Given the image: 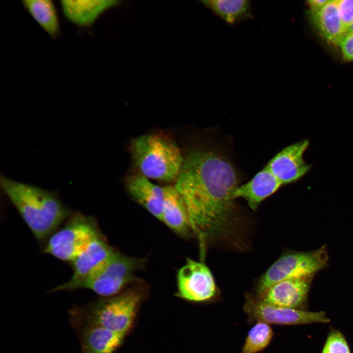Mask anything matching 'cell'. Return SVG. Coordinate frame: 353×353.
<instances>
[{
	"instance_id": "cell-1",
	"label": "cell",
	"mask_w": 353,
	"mask_h": 353,
	"mask_svg": "<svg viewBox=\"0 0 353 353\" xmlns=\"http://www.w3.org/2000/svg\"><path fill=\"white\" fill-rule=\"evenodd\" d=\"M240 179L220 151L196 149L184 158L174 186L186 205L201 255L212 245L246 248L244 224L233 193Z\"/></svg>"
},
{
	"instance_id": "cell-2",
	"label": "cell",
	"mask_w": 353,
	"mask_h": 353,
	"mask_svg": "<svg viewBox=\"0 0 353 353\" xmlns=\"http://www.w3.org/2000/svg\"><path fill=\"white\" fill-rule=\"evenodd\" d=\"M1 189L41 243L74 213L54 192L1 176Z\"/></svg>"
},
{
	"instance_id": "cell-3",
	"label": "cell",
	"mask_w": 353,
	"mask_h": 353,
	"mask_svg": "<svg viewBox=\"0 0 353 353\" xmlns=\"http://www.w3.org/2000/svg\"><path fill=\"white\" fill-rule=\"evenodd\" d=\"M130 151L141 174L149 179L166 182L176 179L184 159L175 141L156 134L133 139Z\"/></svg>"
},
{
	"instance_id": "cell-4",
	"label": "cell",
	"mask_w": 353,
	"mask_h": 353,
	"mask_svg": "<svg viewBox=\"0 0 353 353\" xmlns=\"http://www.w3.org/2000/svg\"><path fill=\"white\" fill-rule=\"evenodd\" d=\"M144 294L140 290L130 288L112 297L76 306L70 314L127 335L133 328Z\"/></svg>"
},
{
	"instance_id": "cell-5",
	"label": "cell",
	"mask_w": 353,
	"mask_h": 353,
	"mask_svg": "<svg viewBox=\"0 0 353 353\" xmlns=\"http://www.w3.org/2000/svg\"><path fill=\"white\" fill-rule=\"evenodd\" d=\"M101 235L94 217L74 211L42 244V251L70 263L91 241Z\"/></svg>"
},
{
	"instance_id": "cell-6",
	"label": "cell",
	"mask_w": 353,
	"mask_h": 353,
	"mask_svg": "<svg viewBox=\"0 0 353 353\" xmlns=\"http://www.w3.org/2000/svg\"><path fill=\"white\" fill-rule=\"evenodd\" d=\"M328 258L325 245L310 252H284L257 281V295L280 281L315 275L327 266Z\"/></svg>"
},
{
	"instance_id": "cell-7",
	"label": "cell",
	"mask_w": 353,
	"mask_h": 353,
	"mask_svg": "<svg viewBox=\"0 0 353 353\" xmlns=\"http://www.w3.org/2000/svg\"><path fill=\"white\" fill-rule=\"evenodd\" d=\"M141 261L114 252L80 286L79 289L93 291L102 298L115 296L133 281Z\"/></svg>"
},
{
	"instance_id": "cell-8",
	"label": "cell",
	"mask_w": 353,
	"mask_h": 353,
	"mask_svg": "<svg viewBox=\"0 0 353 353\" xmlns=\"http://www.w3.org/2000/svg\"><path fill=\"white\" fill-rule=\"evenodd\" d=\"M243 310L251 321H263L270 325L297 326L330 322L324 311H310L273 305L249 294L246 295Z\"/></svg>"
},
{
	"instance_id": "cell-9",
	"label": "cell",
	"mask_w": 353,
	"mask_h": 353,
	"mask_svg": "<svg viewBox=\"0 0 353 353\" xmlns=\"http://www.w3.org/2000/svg\"><path fill=\"white\" fill-rule=\"evenodd\" d=\"M177 297L202 303L212 301L219 294L213 275L203 263L187 258L176 276Z\"/></svg>"
},
{
	"instance_id": "cell-10",
	"label": "cell",
	"mask_w": 353,
	"mask_h": 353,
	"mask_svg": "<svg viewBox=\"0 0 353 353\" xmlns=\"http://www.w3.org/2000/svg\"><path fill=\"white\" fill-rule=\"evenodd\" d=\"M103 235L94 239L70 262L73 275L69 281L50 291H73L81 284L114 252Z\"/></svg>"
},
{
	"instance_id": "cell-11",
	"label": "cell",
	"mask_w": 353,
	"mask_h": 353,
	"mask_svg": "<svg viewBox=\"0 0 353 353\" xmlns=\"http://www.w3.org/2000/svg\"><path fill=\"white\" fill-rule=\"evenodd\" d=\"M70 317L72 325L78 334L81 353H114L122 346L126 336L79 317Z\"/></svg>"
},
{
	"instance_id": "cell-12",
	"label": "cell",
	"mask_w": 353,
	"mask_h": 353,
	"mask_svg": "<svg viewBox=\"0 0 353 353\" xmlns=\"http://www.w3.org/2000/svg\"><path fill=\"white\" fill-rule=\"evenodd\" d=\"M314 275L278 282L257 297L277 306L307 310L308 296Z\"/></svg>"
},
{
	"instance_id": "cell-13",
	"label": "cell",
	"mask_w": 353,
	"mask_h": 353,
	"mask_svg": "<svg viewBox=\"0 0 353 353\" xmlns=\"http://www.w3.org/2000/svg\"><path fill=\"white\" fill-rule=\"evenodd\" d=\"M308 146L307 140L288 146L273 156L265 167L282 185L293 183L303 176L310 168L303 158Z\"/></svg>"
},
{
	"instance_id": "cell-14",
	"label": "cell",
	"mask_w": 353,
	"mask_h": 353,
	"mask_svg": "<svg viewBox=\"0 0 353 353\" xmlns=\"http://www.w3.org/2000/svg\"><path fill=\"white\" fill-rule=\"evenodd\" d=\"M282 185L265 166L250 181L239 185L233 192V196L235 200L243 199L249 207L255 211L264 200L277 191Z\"/></svg>"
},
{
	"instance_id": "cell-15",
	"label": "cell",
	"mask_w": 353,
	"mask_h": 353,
	"mask_svg": "<svg viewBox=\"0 0 353 353\" xmlns=\"http://www.w3.org/2000/svg\"><path fill=\"white\" fill-rule=\"evenodd\" d=\"M115 0H61L60 5L65 18L82 27H90L106 10L118 4Z\"/></svg>"
},
{
	"instance_id": "cell-16",
	"label": "cell",
	"mask_w": 353,
	"mask_h": 353,
	"mask_svg": "<svg viewBox=\"0 0 353 353\" xmlns=\"http://www.w3.org/2000/svg\"><path fill=\"white\" fill-rule=\"evenodd\" d=\"M126 187L137 202L161 221L164 199L163 187L153 183L141 174L130 176L126 181Z\"/></svg>"
},
{
	"instance_id": "cell-17",
	"label": "cell",
	"mask_w": 353,
	"mask_h": 353,
	"mask_svg": "<svg viewBox=\"0 0 353 353\" xmlns=\"http://www.w3.org/2000/svg\"><path fill=\"white\" fill-rule=\"evenodd\" d=\"M164 203L161 221L177 234L187 237L192 232L188 211L174 186L163 187Z\"/></svg>"
},
{
	"instance_id": "cell-18",
	"label": "cell",
	"mask_w": 353,
	"mask_h": 353,
	"mask_svg": "<svg viewBox=\"0 0 353 353\" xmlns=\"http://www.w3.org/2000/svg\"><path fill=\"white\" fill-rule=\"evenodd\" d=\"M312 23L329 43L338 45L345 34L337 0L329 1L319 10L310 13Z\"/></svg>"
},
{
	"instance_id": "cell-19",
	"label": "cell",
	"mask_w": 353,
	"mask_h": 353,
	"mask_svg": "<svg viewBox=\"0 0 353 353\" xmlns=\"http://www.w3.org/2000/svg\"><path fill=\"white\" fill-rule=\"evenodd\" d=\"M24 7L52 38L60 32V26L55 5L51 0H22Z\"/></svg>"
},
{
	"instance_id": "cell-20",
	"label": "cell",
	"mask_w": 353,
	"mask_h": 353,
	"mask_svg": "<svg viewBox=\"0 0 353 353\" xmlns=\"http://www.w3.org/2000/svg\"><path fill=\"white\" fill-rule=\"evenodd\" d=\"M202 2L227 24L232 25L252 17L248 0H206Z\"/></svg>"
},
{
	"instance_id": "cell-21",
	"label": "cell",
	"mask_w": 353,
	"mask_h": 353,
	"mask_svg": "<svg viewBox=\"0 0 353 353\" xmlns=\"http://www.w3.org/2000/svg\"><path fill=\"white\" fill-rule=\"evenodd\" d=\"M274 332L270 324L257 321L249 330L241 353H258L270 344Z\"/></svg>"
},
{
	"instance_id": "cell-22",
	"label": "cell",
	"mask_w": 353,
	"mask_h": 353,
	"mask_svg": "<svg viewBox=\"0 0 353 353\" xmlns=\"http://www.w3.org/2000/svg\"><path fill=\"white\" fill-rule=\"evenodd\" d=\"M321 353H352L350 346L344 333L340 330H329Z\"/></svg>"
},
{
	"instance_id": "cell-23",
	"label": "cell",
	"mask_w": 353,
	"mask_h": 353,
	"mask_svg": "<svg viewBox=\"0 0 353 353\" xmlns=\"http://www.w3.org/2000/svg\"><path fill=\"white\" fill-rule=\"evenodd\" d=\"M338 8L345 33L353 23V0H337Z\"/></svg>"
},
{
	"instance_id": "cell-24",
	"label": "cell",
	"mask_w": 353,
	"mask_h": 353,
	"mask_svg": "<svg viewBox=\"0 0 353 353\" xmlns=\"http://www.w3.org/2000/svg\"><path fill=\"white\" fill-rule=\"evenodd\" d=\"M338 45L344 58L348 61L353 60V32L345 33Z\"/></svg>"
},
{
	"instance_id": "cell-25",
	"label": "cell",
	"mask_w": 353,
	"mask_h": 353,
	"mask_svg": "<svg viewBox=\"0 0 353 353\" xmlns=\"http://www.w3.org/2000/svg\"><path fill=\"white\" fill-rule=\"evenodd\" d=\"M329 0H309L307 1V4L310 8V13L315 12L324 5H325Z\"/></svg>"
},
{
	"instance_id": "cell-26",
	"label": "cell",
	"mask_w": 353,
	"mask_h": 353,
	"mask_svg": "<svg viewBox=\"0 0 353 353\" xmlns=\"http://www.w3.org/2000/svg\"><path fill=\"white\" fill-rule=\"evenodd\" d=\"M346 32H353V23L348 27L346 31Z\"/></svg>"
}]
</instances>
